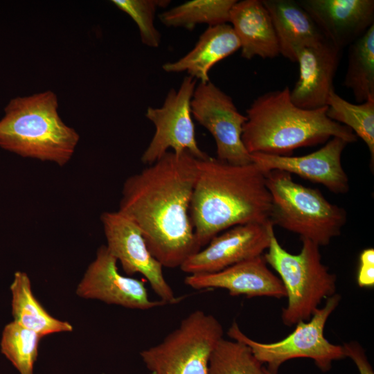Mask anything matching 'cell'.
<instances>
[{
  "instance_id": "cell-1",
  "label": "cell",
  "mask_w": 374,
  "mask_h": 374,
  "mask_svg": "<svg viewBox=\"0 0 374 374\" xmlns=\"http://www.w3.org/2000/svg\"><path fill=\"white\" fill-rule=\"evenodd\" d=\"M197 161L187 152L169 151L123 184L118 211L140 229L165 267H180L201 249L190 215Z\"/></svg>"
},
{
  "instance_id": "cell-2",
  "label": "cell",
  "mask_w": 374,
  "mask_h": 374,
  "mask_svg": "<svg viewBox=\"0 0 374 374\" xmlns=\"http://www.w3.org/2000/svg\"><path fill=\"white\" fill-rule=\"evenodd\" d=\"M271 213L265 173L255 163L233 165L210 157L197 161L190 215L201 249L233 226L271 223Z\"/></svg>"
},
{
  "instance_id": "cell-3",
  "label": "cell",
  "mask_w": 374,
  "mask_h": 374,
  "mask_svg": "<svg viewBox=\"0 0 374 374\" xmlns=\"http://www.w3.org/2000/svg\"><path fill=\"white\" fill-rule=\"evenodd\" d=\"M327 107L305 109L296 106L290 89L270 91L257 97L246 111L242 140L250 154L291 156L298 148L338 137L348 143L357 137L348 127L329 118Z\"/></svg>"
},
{
  "instance_id": "cell-4",
  "label": "cell",
  "mask_w": 374,
  "mask_h": 374,
  "mask_svg": "<svg viewBox=\"0 0 374 374\" xmlns=\"http://www.w3.org/2000/svg\"><path fill=\"white\" fill-rule=\"evenodd\" d=\"M57 106L51 91L12 98L0 120V147L23 157L66 164L80 136L62 121Z\"/></svg>"
},
{
  "instance_id": "cell-5",
  "label": "cell",
  "mask_w": 374,
  "mask_h": 374,
  "mask_svg": "<svg viewBox=\"0 0 374 374\" xmlns=\"http://www.w3.org/2000/svg\"><path fill=\"white\" fill-rule=\"evenodd\" d=\"M271 197L270 221L274 225L308 239L319 247L341 234L347 220L345 209L328 201L317 188L295 182L289 172L265 173Z\"/></svg>"
},
{
  "instance_id": "cell-6",
  "label": "cell",
  "mask_w": 374,
  "mask_h": 374,
  "mask_svg": "<svg viewBox=\"0 0 374 374\" xmlns=\"http://www.w3.org/2000/svg\"><path fill=\"white\" fill-rule=\"evenodd\" d=\"M301 240L300 252L291 253L280 244L273 229L263 256L285 289L287 304L282 309L281 320L290 327L308 321L322 300L335 294L337 290V276L322 262L319 246L308 239Z\"/></svg>"
},
{
  "instance_id": "cell-7",
  "label": "cell",
  "mask_w": 374,
  "mask_h": 374,
  "mask_svg": "<svg viewBox=\"0 0 374 374\" xmlns=\"http://www.w3.org/2000/svg\"><path fill=\"white\" fill-rule=\"evenodd\" d=\"M341 296L335 294L326 299L306 321L296 324L294 330L282 340L272 343L256 341L244 334L233 321L227 335L233 340L247 345L270 374H278L280 366L296 358H309L323 372L332 368V362L346 358L343 346L330 342L324 336V328L330 314L339 305Z\"/></svg>"
},
{
  "instance_id": "cell-8",
  "label": "cell",
  "mask_w": 374,
  "mask_h": 374,
  "mask_svg": "<svg viewBox=\"0 0 374 374\" xmlns=\"http://www.w3.org/2000/svg\"><path fill=\"white\" fill-rule=\"evenodd\" d=\"M223 332L213 315L196 310L140 355L150 374H208L211 354Z\"/></svg>"
},
{
  "instance_id": "cell-9",
  "label": "cell",
  "mask_w": 374,
  "mask_h": 374,
  "mask_svg": "<svg viewBox=\"0 0 374 374\" xmlns=\"http://www.w3.org/2000/svg\"><path fill=\"white\" fill-rule=\"evenodd\" d=\"M197 80L186 76L179 89H171L161 107H148L146 118L155 127L154 134L141 156V161L151 165L160 159L169 150L181 154L187 152L198 160L209 156L197 142L190 102Z\"/></svg>"
},
{
  "instance_id": "cell-10",
  "label": "cell",
  "mask_w": 374,
  "mask_h": 374,
  "mask_svg": "<svg viewBox=\"0 0 374 374\" xmlns=\"http://www.w3.org/2000/svg\"><path fill=\"white\" fill-rule=\"evenodd\" d=\"M192 116L213 137L217 159L233 165L253 163L242 140L247 116L232 98L211 81L199 82L190 102Z\"/></svg>"
},
{
  "instance_id": "cell-11",
  "label": "cell",
  "mask_w": 374,
  "mask_h": 374,
  "mask_svg": "<svg viewBox=\"0 0 374 374\" xmlns=\"http://www.w3.org/2000/svg\"><path fill=\"white\" fill-rule=\"evenodd\" d=\"M107 248L119 261L127 275L140 274L166 304H176L177 297L166 281L163 266L152 255L140 229L119 211L104 212L100 215Z\"/></svg>"
},
{
  "instance_id": "cell-12",
  "label": "cell",
  "mask_w": 374,
  "mask_h": 374,
  "mask_svg": "<svg viewBox=\"0 0 374 374\" xmlns=\"http://www.w3.org/2000/svg\"><path fill=\"white\" fill-rule=\"evenodd\" d=\"M271 223H249L233 226L213 238L204 249L180 266L190 274L215 273L242 261L262 256L268 249Z\"/></svg>"
},
{
  "instance_id": "cell-13",
  "label": "cell",
  "mask_w": 374,
  "mask_h": 374,
  "mask_svg": "<svg viewBox=\"0 0 374 374\" xmlns=\"http://www.w3.org/2000/svg\"><path fill=\"white\" fill-rule=\"evenodd\" d=\"M75 293L83 299H97L130 309L145 310L166 305L161 300L150 299L143 280L121 275L117 260L106 245L98 249Z\"/></svg>"
},
{
  "instance_id": "cell-14",
  "label": "cell",
  "mask_w": 374,
  "mask_h": 374,
  "mask_svg": "<svg viewBox=\"0 0 374 374\" xmlns=\"http://www.w3.org/2000/svg\"><path fill=\"white\" fill-rule=\"evenodd\" d=\"M348 143L332 137L322 148L303 156H278L251 154L252 161L264 173L283 170L295 174L313 183L322 184L332 193L344 194L349 190V179L341 164V154Z\"/></svg>"
},
{
  "instance_id": "cell-15",
  "label": "cell",
  "mask_w": 374,
  "mask_h": 374,
  "mask_svg": "<svg viewBox=\"0 0 374 374\" xmlns=\"http://www.w3.org/2000/svg\"><path fill=\"white\" fill-rule=\"evenodd\" d=\"M341 56V50L326 39L297 51L299 75L290 90L296 106L305 109L327 107Z\"/></svg>"
},
{
  "instance_id": "cell-16",
  "label": "cell",
  "mask_w": 374,
  "mask_h": 374,
  "mask_svg": "<svg viewBox=\"0 0 374 374\" xmlns=\"http://www.w3.org/2000/svg\"><path fill=\"white\" fill-rule=\"evenodd\" d=\"M326 39L342 50L374 24L373 0H297Z\"/></svg>"
},
{
  "instance_id": "cell-17",
  "label": "cell",
  "mask_w": 374,
  "mask_h": 374,
  "mask_svg": "<svg viewBox=\"0 0 374 374\" xmlns=\"http://www.w3.org/2000/svg\"><path fill=\"white\" fill-rule=\"evenodd\" d=\"M184 283L195 290L224 289L233 296L286 297L281 280L269 269L262 256L242 261L217 272L190 274L186 277Z\"/></svg>"
},
{
  "instance_id": "cell-18",
  "label": "cell",
  "mask_w": 374,
  "mask_h": 374,
  "mask_svg": "<svg viewBox=\"0 0 374 374\" xmlns=\"http://www.w3.org/2000/svg\"><path fill=\"white\" fill-rule=\"evenodd\" d=\"M229 22L239 39L243 58L272 59L280 55L275 29L262 0L237 1Z\"/></svg>"
},
{
  "instance_id": "cell-19",
  "label": "cell",
  "mask_w": 374,
  "mask_h": 374,
  "mask_svg": "<svg viewBox=\"0 0 374 374\" xmlns=\"http://www.w3.org/2000/svg\"><path fill=\"white\" fill-rule=\"evenodd\" d=\"M239 49L240 44L231 24L208 26L190 51L162 68L168 73L186 72L199 82H207L211 68Z\"/></svg>"
},
{
  "instance_id": "cell-20",
  "label": "cell",
  "mask_w": 374,
  "mask_h": 374,
  "mask_svg": "<svg viewBox=\"0 0 374 374\" xmlns=\"http://www.w3.org/2000/svg\"><path fill=\"white\" fill-rule=\"evenodd\" d=\"M271 19L280 54L296 62L301 48L325 39L320 30L296 0H262Z\"/></svg>"
},
{
  "instance_id": "cell-21",
  "label": "cell",
  "mask_w": 374,
  "mask_h": 374,
  "mask_svg": "<svg viewBox=\"0 0 374 374\" xmlns=\"http://www.w3.org/2000/svg\"><path fill=\"white\" fill-rule=\"evenodd\" d=\"M10 287L14 321L42 337L73 330L71 323L53 317L43 308L33 295L31 282L26 273L16 271Z\"/></svg>"
},
{
  "instance_id": "cell-22",
  "label": "cell",
  "mask_w": 374,
  "mask_h": 374,
  "mask_svg": "<svg viewBox=\"0 0 374 374\" xmlns=\"http://www.w3.org/2000/svg\"><path fill=\"white\" fill-rule=\"evenodd\" d=\"M348 47L344 84L362 103L374 98V24Z\"/></svg>"
},
{
  "instance_id": "cell-23",
  "label": "cell",
  "mask_w": 374,
  "mask_h": 374,
  "mask_svg": "<svg viewBox=\"0 0 374 374\" xmlns=\"http://www.w3.org/2000/svg\"><path fill=\"white\" fill-rule=\"evenodd\" d=\"M236 0H191L186 1L159 15L161 23L168 27L193 29L196 25L208 26L229 21L231 8Z\"/></svg>"
},
{
  "instance_id": "cell-24",
  "label": "cell",
  "mask_w": 374,
  "mask_h": 374,
  "mask_svg": "<svg viewBox=\"0 0 374 374\" xmlns=\"http://www.w3.org/2000/svg\"><path fill=\"white\" fill-rule=\"evenodd\" d=\"M326 114L331 120L350 129L367 145L371 165L374 161V98L354 104L332 90L327 103Z\"/></svg>"
},
{
  "instance_id": "cell-25",
  "label": "cell",
  "mask_w": 374,
  "mask_h": 374,
  "mask_svg": "<svg viewBox=\"0 0 374 374\" xmlns=\"http://www.w3.org/2000/svg\"><path fill=\"white\" fill-rule=\"evenodd\" d=\"M262 365L245 344L222 338L211 354L208 374H267Z\"/></svg>"
},
{
  "instance_id": "cell-26",
  "label": "cell",
  "mask_w": 374,
  "mask_h": 374,
  "mask_svg": "<svg viewBox=\"0 0 374 374\" xmlns=\"http://www.w3.org/2000/svg\"><path fill=\"white\" fill-rule=\"evenodd\" d=\"M42 338L37 333L13 321L3 330L1 350L19 374H33Z\"/></svg>"
},
{
  "instance_id": "cell-27",
  "label": "cell",
  "mask_w": 374,
  "mask_h": 374,
  "mask_svg": "<svg viewBox=\"0 0 374 374\" xmlns=\"http://www.w3.org/2000/svg\"><path fill=\"white\" fill-rule=\"evenodd\" d=\"M120 10L127 14L136 24L143 44L159 47L161 34L154 26V15L158 8H166L169 0H112Z\"/></svg>"
},
{
  "instance_id": "cell-28",
  "label": "cell",
  "mask_w": 374,
  "mask_h": 374,
  "mask_svg": "<svg viewBox=\"0 0 374 374\" xmlns=\"http://www.w3.org/2000/svg\"><path fill=\"white\" fill-rule=\"evenodd\" d=\"M357 282L360 287L374 286V249L367 248L359 255Z\"/></svg>"
},
{
  "instance_id": "cell-29",
  "label": "cell",
  "mask_w": 374,
  "mask_h": 374,
  "mask_svg": "<svg viewBox=\"0 0 374 374\" xmlns=\"http://www.w3.org/2000/svg\"><path fill=\"white\" fill-rule=\"evenodd\" d=\"M346 357H349L356 365L359 374H374L366 351L357 341L344 343L343 345Z\"/></svg>"
},
{
  "instance_id": "cell-30",
  "label": "cell",
  "mask_w": 374,
  "mask_h": 374,
  "mask_svg": "<svg viewBox=\"0 0 374 374\" xmlns=\"http://www.w3.org/2000/svg\"><path fill=\"white\" fill-rule=\"evenodd\" d=\"M266 371H267V374H270V373L267 371V369H266Z\"/></svg>"
}]
</instances>
